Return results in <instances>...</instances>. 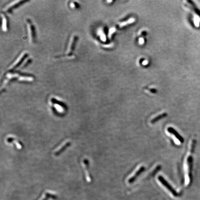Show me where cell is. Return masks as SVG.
I'll list each match as a JSON object with an SVG mask.
<instances>
[{"label":"cell","instance_id":"13","mask_svg":"<svg viewBox=\"0 0 200 200\" xmlns=\"http://www.w3.org/2000/svg\"><path fill=\"white\" fill-rule=\"evenodd\" d=\"M1 16L2 17V18H3L2 28H3V31L4 32H6V31H7V19L6 18V16H4V14H1Z\"/></svg>","mask_w":200,"mask_h":200},{"label":"cell","instance_id":"2","mask_svg":"<svg viewBox=\"0 0 200 200\" xmlns=\"http://www.w3.org/2000/svg\"><path fill=\"white\" fill-rule=\"evenodd\" d=\"M71 145V141L70 140H65L59 145L56 148L54 149L53 151V154L54 155H59L61 154L68 147H69Z\"/></svg>","mask_w":200,"mask_h":200},{"label":"cell","instance_id":"8","mask_svg":"<svg viewBox=\"0 0 200 200\" xmlns=\"http://www.w3.org/2000/svg\"><path fill=\"white\" fill-rule=\"evenodd\" d=\"M6 141L9 144L12 143V144H14V146H16L17 149H21L22 147V146L21 143L16 138H14V137L12 136L8 137L6 139Z\"/></svg>","mask_w":200,"mask_h":200},{"label":"cell","instance_id":"5","mask_svg":"<svg viewBox=\"0 0 200 200\" xmlns=\"http://www.w3.org/2000/svg\"><path fill=\"white\" fill-rule=\"evenodd\" d=\"M27 53L26 52H23L22 53L20 54V56L17 58V59L16 60V61L14 62L13 64H12L8 69L10 70L11 69H14L16 68V67H18V65H20L21 63L23 61L25 58L27 57Z\"/></svg>","mask_w":200,"mask_h":200},{"label":"cell","instance_id":"10","mask_svg":"<svg viewBox=\"0 0 200 200\" xmlns=\"http://www.w3.org/2000/svg\"><path fill=\"white\" fill-rule=\"evenodd\" d=\"M167 130L169 132V133H171V134H173L175 136L176 138L178 139V140H179L181 143L184 142V139L182 138L181 136L179 135L177 131H176L172 127H168L167 129Z\"/></svg>","mask_w":200,"mask_h":200},{"label":"cell","instance_id":"1","mask_svg":"<svg viewBox=\"0 0 200 200\" xmlns=\"http://www.w3.org/2000/svg\"><path fill=\"white\" fill-rule=\"evenodd\" d=\"M50 104L56 114H63L66 112V107L62 101L52 98L50 101Z\"/></svg>","mask_w":200,"mask_h":200},{"label":"cell","instance_id":"14","mask_svg":"<svg viewBox=\"0 0 200 200\" xmlns=\"http://www.w3.org/2000/svg\"><path fill=\"white\" fill-rule=\"evenodd\" d=\"M56 198H57V197H56V195H55L52 194V193H51L50 192H47L45 193V197H44V198H43L41 200H47L48 199H49V198L56 199Z\"/></svg>","mask_w":200,"mask_h":200},{"label":"cell","instance_id":"6","mask_svg":"<svg viewBox=\"0 0 200 200\" xmlns=\"http://www.w3.org/2000/svg\"><path fill=\"white\" fill-rule=\"evenodd\" d=\"M77 39H78V37L76 35H73L71 36L70 40H69V43L68 46V48H67V51H66V54L69 55L72 53L73 52V50L74 49L75 46L76 44Z\"/></svg>","mask_w":200,"mask_h":200},{"label":"cell","instance_id":"12","mask_svg":"<svg viewBox=\"0 0 200 200\" xmlns=\"http://www.w3.org/2000/svg\"><path fill=\"white\" fill-rule=\"evenodd\" d=\"M167 116V114L166 113H162L161 114H159V116L153 118L151 121V123L154 124L157 121H159L160 120H161L163 118L166 117Z\"/></svg>","mask_w":200,"mask_h":200},{"label":"cell","instance_id":"11","mask_svg":"<svg viewBox=\"0 0 200 200\" xmlns=\"http://www.w3.org/2000/svg\"><path fill=\"white\" fill-rule=\"evenodd\" d=\"M23 2H24V1H13L7 6V7L5 8V10L6 11H7L12 10V8H14V7H16V6L19 5L20 3H23Z\"/></svg>","mask_w":200,"mask_h":200},{"label":"cell","instance_id":"7","mask_svg":"<svg viewBox=\"0 0 200 200\" xmlns=\"http://www.w3.org/2000/svg\"><path fill=\"white\" fill-rule=\"evenodd\" d=\"M27 23L28 34L29 37V40L30 42H32L34 40V35H35L34 27L30 20H27Z\"/></svg>","mask_w":200,"mask_h":200},{"label":"cell","instance_id":"16","mask_svg":"<svg viewBox=\"0 0 200 200\" xmlns=\"http://www.w3.org/2000/svg\"><path fill=\"white\" fill-rule=\"evenodd\" d=\"M161 166H160V165H158V166H156V168L153 170V171L150 174V176H153L154 175L156 174L161 169Z\"/></svg>","mask_w":200,"mask_h":200},{"label":"cell","instance_id":"17","mask_svg":"<svg viewBox=\"0 0 200 200\" xmlns=\"http://www.w3.org/2000/svg\"><path fill=\"white\" fill-rule=\"evenodd\" d=\"M71 7L74 8V7H75V4L74 3H71Z\"/></svg>","mask_w":200,"mask_h":200},{"label":"cell","instance_id":"15","mask_svg":"<svg viewBox=\"0 0 200 200\" xmlns=\"http://www.w3.org/2000/svg\"><path fill=\"white\" fill-rule=\"evenodd\" d=\"M19 80L20 81H33V78L32 77H28V76H21L19 78Z\"/></svg>","mask_w":200,"mask_h":200},{"label":"cell","instance_id":"4","mask_svg":"<svg viewBox=\"0 0 200 200\" xmlns=\"http://www.w3.org/2000/svg\"><path fill=\"white\" fill-rule=\"evenodd\" d=\"M81 165L82 166V169L84 172L85 177L86 178V180L88 181H90L91 180V178L90 177V172L88 171L89 169V162L88 160L86 159H82L81 162Z\"/></svg>","mask_w":200,"mask_h":200},{"label":"cell","instance_id":"3","mask_svg":"<svg viewBox=\"0 0 200 200\" xmlns=\"http://www.w3.org/2000/svg\"><path fill=\"white\" fill-rule=\"evenodd\" d=\"M158 179L159 180L160 182L165 187L167 188V190L169 191L174 196L177 197L178 196V194L177 191L173 188L172 186L169 184L168 182L166 181V180L164 179V178H163L162 176H159L158 177Z\"/></svg>","mask_w":200,"mask_h":200},{"label":"cell","instance_id":"9","mask_svg":"<svg viewBox=\"0 0 200 200\" xmlns=\"http://www.w3.org/2000/svg\"><path fill=\"white\" fill-rule=\"evenodd\" d=\"M145 168L144 166H142L140 167V168L138 169V171H137L136 173H135L133 176L131 177L129 180H128V182L129 184H132L133 182H134V181L136 180L137 178L139 177V176L141 174V173H142L144 171H145Z\"/></svg>","mask_w":200,"mask_h":200}]
</instances>
